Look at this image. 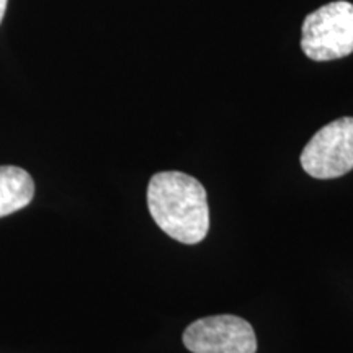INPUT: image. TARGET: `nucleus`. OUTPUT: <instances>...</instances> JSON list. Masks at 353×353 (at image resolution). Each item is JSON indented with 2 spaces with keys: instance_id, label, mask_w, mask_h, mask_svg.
<instances>
[{
  "instance_id": "5",
  "label": "nucleus",
  "mask_w": 353,
  "mask_h": 353,
  "mask_svg": "<svg viewBox=\"0 0 353 353\" xmlns=\"http://www.w3.org/2000/svg\"><path fill=\"white\" fill-rule=\"evenodd\" d=\"M33 196L34 182L28 172L15 165H0V218L28 206Z\"/></svg>"
},
{
  "instance_id": "4",
  "label": "nucleus",
  "mask_w": 353,
  "mask_h": 353,
  "mask_svg": "<svg viewBox=\"0 0 353 353\" xmlns=\"http://www.w3.org/2000/svg\"><path fill=\"white\" fill-rule=\"evenodd\" d=\"M183 345L192 353H257V337L245 319L219 314L192 322L183 332Z\"/></svg>"
},
{
  "instance_id": "3",
  "label": "nucleus",
  "mask_w": 353,
  "mask_h": 353,
  "mask_svg": "<svg viewBox=\"0 0 353 353\" xmlns=\"http://www.w3.org/2000/svg\"><path fill=\"white\" fill-rule=\"evenodd\" d=\"M299 161L306 174L319 180L353 170V118H339L321 128L304 145Z\"/></svg>"
},
{
  "instance_id": "6",
  "label": "nucleus",
  "mask_w": 353,
  "mask_h": 353,
  "mask_svg": "<svg viewBox=\"0 0 353 353\" xmlns=\"http://www.w3.org/2000/svg\"><path fill=\"white\" fill-rule=\"evenodd\" d=\"M7 3H8V0H0V23H2V20H3V15H6V10H7Z\"/></svg>"
},
{
  "instance_id": "2",
  "label": "nucleus",
  "mask_w": 353,
  "mask_h": 353,
  "mask_svg": "<svg viewBox=\"0 0 353 353\" xmlns=\"http://www.w3.org/2000/svg\"><path fill=\"white\" fill-rule=\"evenodd\" d=\"M301 50L317 63L342 59L353 52V3L330 2L303 21Z\"/></svg>"
},
{
  "instance_id": "1",
  "label": "nucleus",
  "mask_w": 353,
  "mask_h": 353,
  "mask_svg": "<svg viewBox=\"0 0 353 353\" xmlns=\"http://www.w3.org/2000/svg\"><path fill=\"white\" fill-rule=\"evenodd\" d=\"M152 219L172 239L198 244L210 231L208 195L195 176L169 170L152 175L148 185Z\"/></svg>"
}]
</instances>
